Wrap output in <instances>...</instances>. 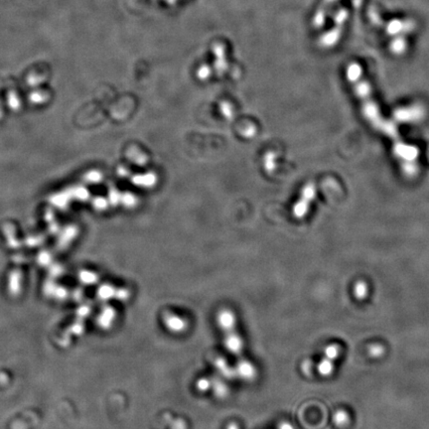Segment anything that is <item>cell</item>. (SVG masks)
I'll use <instances>...</instances> for the list:
<instances>
[{"label": "cell", "instance_id": "cell-20", "mask_svg": "<svg viewBox=\"0 0 429 429\" xmlns=\"http://www.w3.org/2000/svg\"><path fill=\"white\" fill-rule=\"evenodd\" d=\"M69 198L70 197H68L67 193H64V194H60V195H57V196H54L53 199H52V202L55 205H57L59 207L63 208V207H65L67 205V202L69 200Z\"/></svg>", "mask_w": 429, "mask_h": 429}, {"label": "cell", "instance_id": "cell-22", "mask_svg": "<svg viewBox=\"0 0 429 429\" xmlns=\"http://www.w3.org/2000/svg\"><path fill=\"white\" fill-rule=\"evenodd\" d=\"M73 194L79 200L85 201L86 200V198H88V192L86 191L85 188H82V187L75 189Z\"/></svg>", "mask_w": 429, "mask_h": 429}, {"label": "cell", "instance_id": "cell-13", "mask_svg": "<svg viewBox=\"0 0 429 429\" xmlns=\"http://www.w3.org/2000/svg\"><path fill=\"white\" fill-rule=\"evenodd\" d=\"M317 371L319 372V374L322 376V377H325V378L330 377L335 371L334 361H331L327 358H322V360L317 365Z\"/></svg>", "mask_w": 429, "mask_h": 429}, {"label": "cell", "instance_id": "cell-24", "mask_svg": "<svg viewBox=\"0 0 429 429\" xmlns=\"http://www.w3.org/2000/svg\"><path fill=\"white\" fill-rule=\"evenodd\" d=\"M120 199H121V194L118 191H116V190H111V192H110V200H109V202L112 205L116 206L118 203H120Z\"/></svg>", "mask_w": 429, "mask_h": 429}, {"label": "cell", "instance_id": "cell-19", "mask_svg": "<svg viewBox=\"0 0 429 429\" xmlns=\"http://www.w3.org/2000/svg\"><path fill=\"white\" fill-rule=\"evenodd\" d=\"M385 353V348L380 344H373L369 348V355L372 358L382 357Z\"/></svg>", "mask_w": 429, "mask_h": 429}, {"label": "cell", "instance_id": "cell-18", "mask_svg": "<svg viewBox=\"0 0 429 429\" xmlns=\"http://www.w3.org/2000/svg\"><path fill=\"white\" fill-rule=\"evenodd\" d=\"M120 203L127 208H132L136 205L137 200H136V197H134L131 193H124L121 195Z\"/></svg>", "mask_w": 429, "mask_h": 429}, {"label": "cell", "instance_id": "cell-10", "mask_svg": "<svg viewBox=\"0 0 429 429\" xmlns=\"http://www.w3.org/2000/svg\"><path fill=\"white\" fill-rule=\"evenodd\" d=\"M214 366L220 377L224 380H234L235 378H237L235 367H231L225 358H216Z\"/></svg>", "mask_w": 429, "mask_h": 429}, {"label": "cell", "instance_id": "cell-21", "mask_svg": "<svg viewBox=\"0 0 429 429\" xmlns=\"http://www.w3.org/2000/svg\"><path fill=\"white\" fill-rule=\"evenodd\" d=\"M93 204H94V207H95L97 210L102 211V210H105V209L108 208V206H109V201L106 200V199H104V198H102V197H98L97 199H95V200H94Z\"/></svg>", "mask_w": 429, "mask_h": 429}, {"label": "cell", "instance_id": "cell-28", "mask_svg": "<svg viewBox=\"0 0 429 429\" xmlns=\"http://www.w3.org/2000/svg\"><path fill=\"white\" fill-rule=\"evenodd\" d=\"M226 429H241L240 428V426H239V424L238 423H236V422H230L228 424V426H227V428Z\"/></svg>", "mask_w": 429, "mask_h": 429}, {"label": "cell", "instance_id": "cell-1", "mask_svg": "<svg viewBox=\"0 0 429 429\" xmlns=\"http://www.w3.org/2000/svg\"><path fill=\"white\" fill-rule=\"evenodd\" d=\"M346 76L348 81L352 84L355 94L361 100L364 115L373 129L383 132L386 136L399 139V133L395 126L390 121L386 120L381 114L377 102L372 98L371 86L367 79H365L363 69L359 63H350L346 69Z\"/></svg>", "mask_w": 429, "mask_h": 429}, {"label": "cell", "instance_id": "cell-9", "mask_svg": "<svg viewBox=\"0 0 429 429\" xmlns=\"http://www.w3.org/2000/svg\"><path fill=\"white\" fill-rule=\"evenodd\" d=\"M340 0H323L320 6L317 9V12L314 16L315 27H322L326 21L327 16L331 12L332 8L339 2Z\"/></svg>", "mask_w": 429, "mask_h": 429}, {"label": "cell", "instance_id": "cell-11", "mask_svg": "<svg viewBox=\"0 0 429 429\" xmlns=\"http://www.w3.org/2000/svg\"><path fill=\"white\" fill-rule=\"evenodd\" d=\"M132 184L142 188H152L157 183V176L153 172L137 174L131 178Z\"/></svg>", "mask_w": 429, "mask_h": 429}, {"label": "cell", "instance_id": "cell-14", "mask_svg": "<svg viewBox=\"0 0 429 429\" xmlns=\"http://www.w3.org/2000/svg\"><path fill=\"white\" fill-rule=\"evenodd\" d=\"M353 293L358 300H364L369 294V287L365 281H358L353 288Z\"/></svg>", "mask_w": 429, "mask_h": 429}, {"label": "cell", "instance_id": "cell-25", "mask_svg": "<svg viewBox=\"0 0 429 429\" xmlns=\"http://www.w3.org/2000/svg\"><path fill=\"white\" fill-rule=\"evenodd\" d=\"M86 181L91 182V183H98L101 180V174L100 172L92 171L90 172L86 176Z\"/></svg>", "mask_w": 429, "mask_h": 429}, {"label": "cell", "instance_id": "cell-3", "mask_svg": "<svg viewBox=\"0 0 429 429\" xmlns=\"http://www.w3.org/2000/svg\"><path fill=\"white\" fill-rule=\"evenodd\" d=\"M349 19V9L346 6L339 7L334 14L333 26L320 38V44L324 48H331L337 45L343 36L344 30Z\"/></svg>", "mask_w": 429, "mask_h": 429}, {"label": "cell", "instance_id": "cell-27", "mask_svg": "<svg viewBox=\"0 0 429 429\" xmlns=\"http://www.w3.org/2000/svg\"><path fill=\"white\" fill-rule=\"evenodd\" d=\"M278 429H295L294 426L292 425V423L288 422V421H282L279 423L278 425Z\"/></svg>", "mask_w": 429, "mask_h": 429}, {"label": "cell", "instance_id": "cell-17", "mask_svg": "<svg viewBox=\"0 0 429 429\" xmlns=\"http://www.w3.org/2000/svg\"><path fill=\"white\" fill-rule=\"evenodd\" d=\"M195 386H196V389L199 392H202V394L207 392L212 389V379L206 378V377L200 378L197 380Z\"/></svg>", "mask_w": 429, "mask_h": 429}, {"label": "cell", "instance_id": "cell-4", "mask_svg": "<svg viewBox=\"0 0 429 429\" xmlns=\"http://www.w3.org/2000/svg\"><path fill=\"white\" fill-rule=\"evenodd\" d=\"M217 325L220 329L224 332V334L235 331L237 327V316L235 312L228 308L221 309L217 313L216 318Z\"/></svg>", "mask_w": 429, "mask_h": 429}, {"label": "cell", "instance_id": "cell-26", "mask_svg": "<svg viewBox=\"0 0 429 429\" xmlns=\"http://www.w3.org/2000/svg\"><path fill=\"white\" fill-rule=\"evenodd\" d=\"M302 371L305 372V373H309V372H311V370H312V363L310 362V361H305L303 364H302Z\"/></svg>", "mask_w": 429, "mask_h": 429}, {"label": "cell", "instance_id": "cell-15", "mask_svg": "<svg viewBox=\"0 0 429 429\" xmlns=\"http://www.w3.org/2000/svg\"><path fill=\"white\" fill-rule=\"evenodd\" d=\"M340 348L336 344H330L324 349V357L329 359L331 361H336L340 356Z\"/></svg>", "mask_w": 429, "mask_h": 429}, {"label": "cell", "instance_id": "cell-7", "mask_svg": "<svg viewBox=\"0 0 429 429\" xmlns=\"http://www.w3.org/2000/svg\"><path fill=\"white\" fill-rule=\"evenodd\" d=\"M224 346L231 355L241 356L243 354L244 343L242 336L235 330L224 334Z\"/></svg>", "mask_w": 429, "mask_h": 429}, {"label": "cell", "instance_id": "cell-6", "mask_svg": "<svg viewBox=\"0 0 429 429\" xmlns=\"http://www.w3.org/2000/svg\"><path fill=\"white\" fill-rule=\"evenodd\" d=\"M165 328L173 334H181L188 329V321L184 317L175 313H167L163 316Z\"/></svg>", "mask_w": 429, "mask_h": 429}, {"label": "cell", "instance_id": "cell-5", "mask_svg": "<svg viewBox=\"0 0 429 429\" xmlns=\"http://www.w3.org/2000/svg\"><path fill=\"white\" fill-rule=\"evenodd\" d=\"M235 370H236L237 378L243 380V382H247V383L254 382L258 377L257 367L252 362L245 359H241L237 363Z\"/></svg>", "mask_w": 429, "mask_h": 429}, {"label": "cell", "instance_id": "cell-2", "mask_svg": "<svg viewBox=\"0 0 429 429\" xmlns=\"http://www.w3.org/2000/svg\"><path fill=\"white\" fill-rule=\"evenodd\" d=\"M369 15L372 23L384 28L386 35L390 38V51L396 55L403 54L407 49V35L412 34L416 28L415 20L406 18L392 19L386 22L374 8L369 11Z\"/></svg>", "mask_w": 429, "mask_h": 429}, {"label": "cell", "instance_id": "cell-23", "mask_svg": "<svg viewBox=\"0 0 429 429\" xmlns=\"http://www.w3.org/2000/svg\"><path fill=\"white\" fill-rule=\"evenodd\" d=\"M170 429H188L186 421L182 418L173 419L170 423Z\"/></svg>", "mask_w": 429, "mask_h": 429}, {"label": "cell", "instance_id": "cell-12", "mask_svg": "<svg viewBox=\"0 0 429 429\" xmlns=\"http://www.w3.org/2000/svg\"><path fill=\"white\" fill-rule=\"evenodd\" d=\"M218 399H226L229 394V388L225 380L221 377L212 379V389Z\"/></svg>", "mask_w": 429, "mask_h": 429}, {"label": "cell", "instance_id": "cell-8", "mask_svg": "<svg viewBox=\"0 0 429 429\" xmlns=\"http://www.w3.org/2000/svg\"><path fill=\"white\" fill-rule=\"evenodd\" d=\"M315 189L312 185L305 187L303 190V198L297 202L293 208V214L296 218H303L308 211V203L314 198Z\"/></svg>", "mask_w": 429, "mask_h": 429}, {"label": "cell", "instance_id": "cell-16", "mask_svg": "<svg viewBox=\"0 0 429 429\" xmlns=\"http://www.w3.org/2000/svg\"><path fill=\"white\" fill-rule=\"evenodd\" d=\"M334 423L338 426V427H344L346 426L349 421H350V416L348 415V413H346L345 410H338L333 417Z\"/></svg>", "mask_w": 429, "mask_h": 429}]
</instances>
